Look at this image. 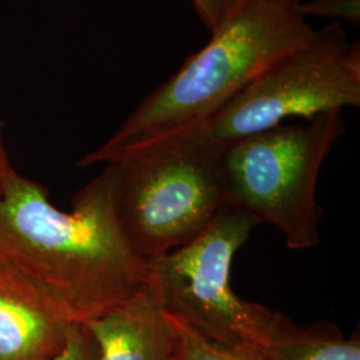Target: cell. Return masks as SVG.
Returning <instances> with one entry per match:
<instances>
[{"mask_svg":"<svg viewBox=\"0 0 360 360\" xmlns=\"http://www.w3.org/2000/svg\"><path fill=\"white\" fill-rule=\"evenodd\" d=\"M68 322L38 287L0 257V360H49L65 347Z\"/></svg>","mask_w":360,"mask_h":360,"instance_id":"cell-7","label":"cell"},{"mask_svg":"<svg viewBox=\"0 0 360 360\" xmlns=\"http://www.w3.org/2000/svg\"><path fill=\"white\" fill-rule=\"evenodd\" d=\"M224 148L205 123L107 163L117 223L146 262L190 243L231 203Z\"/></svg>","mask_w":360,"mask_h":360,"instance_id":"cell-3","label":"cell"},{"mask_svg":"<svg viewBox=\"0 0 360 360\" xmlns=\"http://www.w3.org/2000/svg\"><path fill=\"white\" fill-rule=\"evenodd\" d=\"M257 224L230 203L198 238L147 260V269L168 314L221 346L260 352L283 315L240 299L231 285L233 257Z\"/></svg>","mask_w":360,"mask_h":360,"instance_id":"cell-5","label":"cell"},{"mask_svg":"<svg viewBox=\"0 0 360 360\" xmlns=\"http://www.w3.org/2000/svg\"><path fill=\"white\" fill-rule=\"evenodd\" d=\"M83 324L96 342L99 360H178L179 356L175 323L148 278L123 303Z\"/></svg>","mask_w":360,"mask_h":360,"instance_id":"cell-8","label":"cell"},{"mask_svg":"<svg viewBox=\"0 0 360 360\" xmlns=\"http://www.w3.org/2000/svg\"><path fill=\"white\" fill-rule=\"evenodd\" d=\"M359 105V41L349 43L343 27L331 23L252 80L206 127L215 142L227 147L288 117L309 120Z\"/></svg>","mask_w":360,"mask_h":360,"instance_id":"cell-6","label":"cell"},{"mask_svg":"<svg viewBox=\"0 0 360 360\" xmlns=\"http://www.w3.org/2000/svg\"><path fill=\"white\" fill-rule=\"evenodd\" d=\"M315 34L296 4L250 0L77 166L111 163L150 143L205 124L252 80Z\"/></svg>","mask_w":360,"mask_h":360,"instance_id":"cell-2","label":"cell"},{"mask_svg":"<svg viewBox=\"0 0 360 360\" xmlns=\"http://www.w3.org/2000/svg\"><path fill=\"white\" fill-rule=\"evenodd\" d=\"M49 360H99V351L90 330L83 323H72L65 347Z\"/></svg>","mask_w":360,"mask_h":360,"instance_id":"cell-12","label":"cell"},{"mask_svg":"<svg viewBox=\"0 0 360 360\" xmlns=\"http://www.w3.org/2000/svg\"><path fill=\"white\" fill-rule=\"evenodd\" d=\"M172 319L179 334L178 360H263L259 351L221 346L196 333L178 318L172 316Z\"/></svg>","mask_w":360,"mask_h":360,"instance_id":"cell-10","label":"cell"},{"mask_svg":"<svg viewBox=\"0 0 360 360\" xmlns=\"http://www.w3.org/2000/svg\"><path fill=\"white\" fill-rule=\"evenodd\" d=\"M345 132L342 111H330L309 119L306 126L281 124L227 146L223 166L232 205L259 224L278 229L288 248L316 247L322 217L318 178Z\"/></svg>","mask_w":360,"mask_h":360,"instance_id":"cell-4","label":"cell"},{"mask_svg":"<svg viewBox=\"0 0 360 360\" xmlns=\"http://www.w3.org/2000/svg\"><path fill=\"white\" fill-rule=\"evenodd\" d=\"M0 257L71 323H87L119 306L148 278L147 262L117 223L108 166L75 193L70 212L13 169L0 193Z\"/></svg>","mask_w":360,"mask_h":360,"instance_id":"cell-1","label":"cell"},{"mask_svg":"<svg viewBox=\"0 0 360 360\" xmlns=\"http://www.w3.org/2000/svg\"><path fill=\"white\" fill-rule=\"evenodd\" d=\"M263 360H360L359 335L346 338L331 323L299 327L282 316Z\"/></svg>","mask_w":360,"mask_h":360,"instance_id":"cell-9","label":"cell"},{"mask_svg":"<svg viewBox=\"0 0 360 360\" xmlns=\"http://www.w3.org/2000/svg\"><path fill=\"white\" fill-rule=\"evenodd\" d=\"M302 16H319L328 19L346 20L351 25L360 23V0H311L296 4Z\"/></svg>","mask_w":360,"mask_h":360,"instance_id":"cell-11","label":"cell"},{"mask_svg":"<svg viewBox=\"0 0 360 360\" xmlns=\"http://www.w3.org/2000/svg\"><path fill=\"white\" fill-rule=\"evenodd\" d=\"M13 168L11 167L7 155H6V150L3 146V141H1V134H0V193L4 187L6 179L10 176V174L13 172Z\"/></svg>","mask_w":360,"mask_h":360,"instance_id":"cell-14","label":"cell"},{"mask_svg":"<svg viewBox=\"0 0 360 360\" xmlns=\"http://www.w3.org/2000/svg\"><path fill=\"white\" fill-rule=\"evenodd\" d=\"M275 1H281V3H287V4H297L300 0H275Z\"/></svg>","mask_w":360,"mask_h":360,"instance_id":"cell-15","label":"cell"},{"mask_svg":"<svg viewBox=\"0 0 360 360\" xmlns=\"http://www.w3.org/2000/svg\"><path fill=\"white\" fill-rule=\"evenodd\" d=\"M203 25L214 32L250 0H190Z\"/></svg>","mask_w":360,"mask_h":360,"instance_id":"cell-13","label":"cell"}]
</instances>
